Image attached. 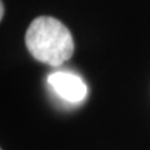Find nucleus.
<instances>
[{
  "instance_id": "3",
  "label": "nucleus",
  "mask_w": 150,
  "mask_h": 150,
  "mask_svg": "<svg viewBox=\"0 0 150 150\" xmlns=\"http://www.w3.org/2000/svg\"><path fill=\"white\" fill-rule=\"evenodd\" d=\"M4 16V4L0 3V19H3Z\"/></svg>"
},
{
  "instance_id": "2",
  "label": "nucleus",
  "mask_w": 150,
  "mask_h": 150,
  "mask_svg": "<svg viewBox=\"0 0 150 150\" xmlns=\"http://www.w3.org/2000/svg\"><path fill=\"white\" fill-rule=\"evenodd\" d=\"M48 83L60 98L70 103L81 101L88 94V88L78 75L68 71H56L48 76Z\"/></svg>"
},
{
  "instance_id": "1",
  "label": "nucleus",
  "mask_w": 150,
  "mask_h": 150,
  "mask_svg": "<svg viewBox=\"0 0 150 150\" xmlns=\"http://www.w3.org/2000/svg\"><path fill=\"white\" fill-rule=\"evenodd\" d=\"M25 44L36 60L50 67H60L74 53L71 33L51 16H39L31 21L25 34Z\"/></svg>"
}]
</instances>
